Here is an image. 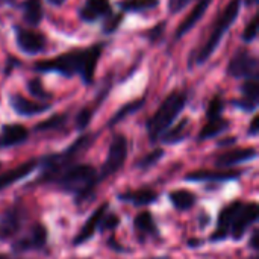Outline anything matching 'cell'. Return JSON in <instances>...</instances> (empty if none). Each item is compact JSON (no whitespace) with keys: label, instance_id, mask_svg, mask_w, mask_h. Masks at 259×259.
<instances>
[{"label":"cell","instance_id":"cell-1","mask_svg":"<svg viewBox=\"0 0 259 259\" xmlns=\"http://www.w3.org/2000/svg\"><path fill=\"white\" fill-rule=\"evenodd\" d=\"M105 44H94L88 49L82 50H70L65 52L56 58L36 62L33 65L35 71L41 73H59L67 77H73L74 74H79L85 83H91L94 79L96 65L99 62V58L103 52Z\"/></svg>","mask_w":259,"mask_h":259},{"label":"cell","instance_id":"cell-2","mask_svg":"<svg viewBox=\"0 0 259 259\" xmlns=\"http://www.w3.org/2000/svg\"><path fill=\"white\" fill-rule=\"evenodd\" d=\"M53 182L61 190L73 194L76 197V203H82L93 194L99 182V175L91 165L73 164L65 170H62L53 179Z\"/></svg>","mask_w":259,"mask_h":259},{"label":"cell","instance_id":"cell-3","mask_svg":"<svg viewBox=\"0 0 259 259\" xmlns=\"http://www.w3.org/2000/svg\"><path fill=\"white\" fill-rule=\"evenodd\" d=\"M187 105V94L182 91H173L165 97L158 111L147 121V132L152 141L159 140V137L171 126L176 117L182 112Z\"/></svg>","mask_w":259,"mask_h":259},{"label":"cell","instance_id":"cell-4","mask_svg":"<svg viewBox=\"0 0 259 259\" xmlns=\"http://www.w3.org/2000/svg\"><path fill=\"white\" fill-rule=\"evenodd\" d=\"M240 9H241V0H231L228 3V6L223 9V12L220 14V17L217 18L206 42L202 46V49L199 50V53L196 55V64H205L211 55L217 50L220 41L223 39V36L226 35V32L229 30V27L237 21L238 15H240Z\"/></svg>","mask_w":259,"mask_h":259},{"label":"cell","instance_id":"cell-5","mask_svg":"<svg viewBox=\"0 0 259 259\" xmlns=\"http://www.w3.org/2000/svg\"><path fill=\"white\" fill-rule=\"evenodd\" d=\"M127 158V140L124 135L117 134L112 137V141L109 144V152H108V158L100 170L99 175V181L106 179L112 175H115L124 164Z\"/></svg>","mask_w":259,"mask_h":259},{"label":"cell","instance_id":"cell-6","mask_svg":"<svg viewBox=\"0 0 259 259\" xmlns=\"http://www.w3.org/2000/svg\"><path fill=\"white\" fill-rule=\"evenodd\" d=\"M228 74L232 77H258V58L247 49H240L228 65Z\"/></svg>","mask_w":259,"mask_h":259},{"label":"cell","instance_id":"cell-7","mask_svg":"<svg viewBox=\"0 0 259 259\" xmlns=\"http://www.w3.org/2000/svg\"><path fill=\"white\" fill-rule=\"evenodd\" d=\"M15 41L18 49L26 55H38L46 50V35L32 29L15 27Z\"/></svg>","mask_w":259,"mask_h":259},{"label":"cell","instance_id":"cell-8","mask_svg":"<svg viewBox=\"0 0 259 259\" xmlns=\"http://www.w3.org/2000/svg\"><path fill=\"white\" fill-rule=\"evenodd\" d=\"M24 217H26L24 209H21L17 205L8 209L0 217V241H8L14 238L23 228Z\"/></svg>","mask_w":259,"mask_h":259},{"label":"cell","instance_id":"cell-9","mask_svg":"<svg viewBox=\"0 0 259 259\" xmlns=\"http://www.w3.org/2000/svg\"><path fill=\"white\" fill-rule=\"evenodd\" d=\"M258 205L256 203H243V206L240 208V211L237 212L234 222H232V226H231V231L229 234L232 235L234 240H241L247 231V228L256 222L258 219Z\"/></svg>","mask_w":259,"mask_h":259},{"label":"cell","instance_id":"cell-10","mask_svg":"<svg viewBox=\"0 0 259 259\" xmlns=\"http://www.w3.org/2000/svg\"><path fill=\"white\" fill-rule=\"evenodd\" d=\"M241 206H243V202L237 200V202H232L231 205H228L226 208H223L220 211L219 220H217V229L214 231V234L211 237L212 241H222L229 235L232 222H234V219H235V215H237V212L240 211Z\"/></svg>","mask_w":259,"mask_h":259},{"label":"cell","instance_id":"cell-11","mask_svg":"<svg viewBox=\"0 0 259 259\" xmlns=\"http://www.w3.org/2000/svg\"><path fill=\"white\" fill-rule=\"evenodd\" d=\"M46 243H47V229L44 228V225L36 223L30 229V235L14 243V250L26 252V250H32V249H42L46 246Z\"/></svg>","mask_w":259,"mask_h":259},{"label":"cell","instance_id":"cell-12","mask_svg":"<svg viewBox=\"0 0 259 259\" xmlns=\"http://www.w3.org/2000/svg\"><path fill=\"white\" fill-rule=\"evenodd\" d=\"M108 206H109V203H108V202H105V203H103V205H100V206L94 211V214H93L87 222H85V225L82 226V229L76 234V237H74V240H73V244H74V246L83 244L85 241H88L90 238H93V235H94L96 229H97V228H99V225H100L102 217L106 214Z\"/></svg>","mask_w":259,"mask_h":259},{"label":"cell","instance_id":"cell-13","mask_svg":"<svg viewBox=\"0 0 259 259\" xmlns=\"http://www.w3.org/2000/svg\"><path fill=\"white\" fill-rule=\"evenodd\" d=\"M9 102H11V106L12 109L20 114V115H24V117H29V115H36V114H41V112H46L50 109V105L49 103H39V102H32L20 94H12L9 97Z\"/></svg>","mask_w":259,"mask_h":259},{"label":"cell","instance_id":"cell-14","mask_svg":"<svg viewBox=\"0 0 259 259\" xmlns=\"http://www.w3.org/2000/svg\"><path fill=\"white\" fill-rule=\"evenodd\" d=\"M80 18L87 23H94L100 17L111 15V5L108 0H87L80 8Z\"/></svg>","mask_w":259,"mask_h":259},{"label":"cell","instance_id":"cell-15","mask_svg":"<svg viewBox=\"0 0 259 259\" xmlns=\"http://www.w3.org/2000/svg\"><path fill=\"white\" fill-rule=\"evenodd\" d=\"M29 132L23 124H5L0 132V149L21 144L27 140Z\"/></svg>","mask_w":259,"mask_h":259},{"label":"cell","instance_id":"cell-16","mask_svg":"<svg viewBox=\"0 0 259 259\" xmlns=\"http://www.w3.org/2000/svg\"><path fill=\"white\" fill-rule=\"evenodd\" d=\"M255 158H256V150L253 147L235 149V150H229V152H225V153L219 155L217 159H215V164L219 167H231V165L246 162V161H250V159H255Z\"/></svg>","mask_w":259,"mask_h":259},{"label":"cell","instance_id":"cell-17","mask_svg":"<svg viewBox=\"0 0 259 259\" xmlns=\"http://www.w3.org/2000/svg\"><path fill=\"white\" fill-rule=\"evenodd\" d=\"M212 3V0H199L197 5L193 8V11L190 12V15L179 24L178 30H176V39H181L184 35H187V32H190L197 23L199 20H202V17L205 15L208 6Z\"/></svg>","mask_w":259,"mask_h":259},{"label":"cell","instance_id":"cell-18","mask_svg":"<svg viewBox=\"0 0 259 259\" xmlns=\"http://www.w3.org/2000/svg\"><path fill=\"white\" fill-rule=\"evenodd\" d=\"M36 167H38L36 159H30V161H26L24 164H21V165H18V167L12 168V170L6 171V173H3V175H0V191H3V190L8 188L9 185L15 184L17 181H20V179L29 176Z\"/></svg>","mask_w":259,"mask_h":259},{"label":"cell","instance_id":"cell-19","mask_svg":"<svg viewBox=\"0 0 259 259\" xmlns=\"http://www.w3.org/2000/svg\"><path fill=\"white\" fill-rule=\"evenodd\" d=\"M241 176V171H211V170H199L185 176L187 181H231Z\"/></svg>","mask_w":259,"mask_h":259},{"label":"cell","instance_id":"cell-20","mask_svg":"<svg viewBox=\"0 0 259 259\" xmlns=\"http://www.w3.org/2000/svg\"><path fill=\"white\" fill-rule=\"evenodd\" d=\"M120 200H124V202H131L137 206H144V205H150L153 202H156L158 199V194L153 191V190H147V188H143V190H135V191H127V193H123L118 196Z\"/></svg>","mask_w":259,"mask_h":259},{"label":"cell","instance_id":"cell-21","mask_svg":"<svg viewBox=\"0 0 259 259\" xmlns=\"http://www.w3.org/2000/svg\"><path fill=\"white\" fill-rule=\"evenodd\" d=\"M23 18L29 26H38L42 20V3H41V0H24Z\"/></svg>","mask_w":259,"mask_h":259},{"label":"cell","instance_id":"cell-22","mask_svg":"<svg viewBox=\"0 0 259 259\" xmlns=\"http://www.w3.org/2000/svg\"><path fill=\"white\" fill-rule=\"evenodd\" d=\"M134 226H135L137 234H140V237H144V235H158L156 223H155L152 214L147 212V211L140 212V214L135 217Z\"/></svg>","mask_w":259,"mask_h":259},{"label":"cell","instance_id":"cell-23","mask_svg":"<svg viewBox=\"0 0 259 259\" xmlns=\"http://www.w3.org/2000/svg\"><path fill=\"white\" fill-rule=\"evenodd\" d=\"M188 126H190V120H188V118H184V120H181L173 129H167L159 138H161V141L165 143V144L179 143V141H182V140L187 137V134H188V132H187Z\"/></svg>","mask_w":259,"mask_h":259},{"label":"cell","instance_id":"cell-24","mask_svg":"<svg viewBox=\"0 0 259 259\" xmlns=\"http://www.w3.org/2000/svg\"><path fill=\"white\" fill-rule=\"evenodd\" d=\"M229 129V121L226 118H215V120H208V123L203 126V129L199 134V140H208L220 135L222 132Z\"/></svg>","mask_w":259,"mask_h":259},{"label":"cell","instance_id":"cell-25","mask_svg":"<svg viewBox=\"0 0 259 259\" xmlns=\"http://www.w3.org/2000/svg\"><path fill=\"white\" fill-rule=\"evenodd\" d=\"M170 200H171V203H173L178 209L187 211V209H190V208L194 206V203H196V196H194L193 193L187 191V190H176V191H171V193H170Z\"/></svg>","mask_w":259,"mask_h":259},{"label":"cell","instance_id":"cell-26","mask_svg":"<svg viewBox=\"0 0 259 259\" xmlns=\"http://www.w3.org/2000/svg\"><path fill=\"white\" fill-rule=\"evenodd\" d=\"M158 5L159 0H123L118 3L120 9L124 12H140V11L156 8Z\"/></svg>","mask_w":259,"mask_h":259},{"label":"cell","instance_id":"cell-27","mask_svg":"<svg viewBox=\"0 0 259 259\" xmlns=\"http://www.w3.org/2000/svg\"><path fill=\"white\" fill-rule=\"evenodd\" d=\"M241 93H243V99L253 103V105H258L259 100V80L258 77H252V79H247L243 85H241Z\"/></svg>","mask_w":259,"mask_h":259},{"label":"cell","instance_id":"cell-28","mask_svg":"<svg viewBox=\"0 0 259 259\" xmlns=\"http://www.w3.org/2000/svg\"><path fill=\"white\" fill-rule=\"evenodd\" d=\"M143 103H144V99H141V100H135V102H132V103H127V105H124L112 118H111V121H109V126H114V124H117L118 121H121L124 117H127V115H131L132 112H135V111H138L141 106H143Z\"/></svg>","mask_w":259,"mask_h":259},{"label":"cell","instance_id":"cell-29","mask_svg":"<svg viewBox=\"0 0 259 259\" xmlns=\"http://www.w3.org/2000/svg\"><path fill=\"white\" fill-rule=\"evenodd\" d=\"M65 121H67V115H64V114H58V115H53V117H50L49 120H46V121H42V123L36 124L35 131H38V132H44V131L58 129V127H61Z\"/></svg>","mask_w":259,"mask_h":259},{"label":"cell","instance_id":"cell-30","mask_svg":"<svg viewBox=\"0 0 259 259\" xmlns=\"http://www.w3.org/2000/svg\"><path fill=\"white\" fill-rule=\"evenodd\" d=\"M94 111H96V108H90V106H85L83 109H80V112L76 115V127H77V131H83V129H87V126L90 124V121H91V118H93V115H94Z\"/></svg>","mask_w":259,"mask_h":259},{"label":"cell","instance_id":"cell-31","mask_svg":"<svg viewBox=\"0 0 259 259\" xmlns=\"http://www.w3.org/2000/svg\"><path fill=\"white\" fill-rule=\"evenodd\" d=\"M27 90L36 99H42L44 100V99H50V96H52L49 91H46V88L42 87V83H41L39 79H30L27 82Z\"/></svg>","mask_w":259,"mask_h":259},{"label":"cell","instance_id":"cell-32","mask_svg":"<svg viewBox=\"0 0 259 259\" xmlns=\"http://www.w3.org/2000/svg\"><path fill=\"white\" fill-rule=\"evenodd\" d=\"M162 156H164V150L156 149V150L147 153L143 159H140V161H138V167H140L141 170H147V168L153 167V165L159 161V158H162Z\"/></svg>","mask_w":259,"mask_h":259},{"label":"cell","instance_id":"cell-33","mask_svg":"<svg viewBox=\"0 0 259 259\" xmlns=\"http://www.w3.org/2000/svg\"><path fill=\"white\" fill-rule=\"evenodd\" d=\"M223 100L220 97H214L209 105H208V109H206V117L208 120H215V118H220L222 117V112H223Z\"/></svg>","mask_w":259,"mask_h":259},{"label":"cell","instance_id":"cell-34","mask_svg":"<svg viewBox=\"0 0 259 259\" xmlns=\"http://www.w3.org/2000/svg\"><path fill=\"white\" fill-rule=\"evenodd\" d=\"M256 35H258V15H253V18L250 20V23L246 26L243 32V39L246 42H250L256 38Z\"/></svg>","mask_w":259,"mask_h":259},{"label":"cell","instance_id":"cell-35","mask_svg":"<svg viewBox=\"0 0 259 259\" xmlns=\"http://www.w3.org/2000/svg\"><path fill=\"white\" fill-rule=\"evenodd\" d=\"M121 20H123V14H111V15H108V18H106V21L103 24V32L105 33H112L114 30H117Z\"/></svg>","mask_w":259,"mask_h":259},{"label":"cell","instance_id":"cell-36","mask_svg":"<svg viewBox=\"0 0 259 259\" xmlns=\"http://www.w3.org/2000/svg\"><path fill=\"white\" fill-rule=\"evenodd\" d=\"M118 223H120V220H118V217L115 215V214H105L103 217H102V220H100V229L103 231V232H106V231H114L117 226H118Z\"/></svg>","mask_w":259,"mask_h":259},{"label":"cell","instance_id":"cell-37","mask_svg":"<svg viewBox=\"0 0 259 259\" xmlns=\"http://www.w3.org/2000/svg\"><path fill=\"white\" fill-rule=\"evenodd\" d=\"M164 29H165V21H161L159 24H156L153 29L149 30V39H150L152 42H156V41L162 36Z\"/></svg>","mask_w":259,"mask_h":259},{"label":"cell","instance_id":"cell-38","mask_svg":"<svg viewBox=\"0 0 259 259\" xmlns=\"http://www.w3.org/2000/svg\"><path fill=\"white\" fill-rule=\"evenodd\" d=\"M191 0H168V11L176 14V12H181Z\"/></svg>","mask_w":259,"mask_h":259},{"label":"cell","instance_id":"cell-39","mask_svg":"<svg viewBox=\"0 0 259 259\" xmlns=\"http://www.w3.org/2000/svg\"><path fill=\"white\" fill-rule=\"evenodd\" d=\"M258 123H259V117L258 115H255L253 117V120H252V123H250V127H249V135H258Z\"/></svg>","mask_w":259,"mask_h":259},{"label":"cell","instance_id":"cell-40","mask_svg":"<svg viewBox=\"0 0 259 259\" xmlns=\"http://www.w3.org/2000/svg\"><path fill=\"white\" fill-rule=\"evenodd\" d=\"M258 231H256V229H255V231H253V234H252V238H250V246H252V247H253V249H255V250H258Z\"/></svg>","mask_w":259,"mask_h":259},{"label":"cell","instance_id":"cell-41","mask_svg":"<svg viewBox=\"0 0 259 259\" xmlns=\"http://www.w3.org/2000/svg\"><path fill=\"white\" fill-rule=\"evenodd\" d=\"M234 143H237V137H229L228 140L219 141V146H228V144H234Z\"/></svg>","mask_w":259,"mask_h":259},{"label":"cell","instance_id":"cell-42","mask_svg":"<svg viewBox=\"0 0 259 259\" xmlns=\"http://www.w3.org/2000/svg\"><path fill=\"white\" fill-rule=\"evenodd\" d=\"M64 2H65V0H49V3H52V5H55V6H61Z\"/></svg>","mask_w":259,"mask_h":259},{"label":"cell","instance_id":"cell-43","mask_svg":"<svg viewBox=\"0 0 259 259\" xmlns=\"http://www.w3.org/2000/svg\"><path fill=\"white\" fill-rule=\"evenodd\" d=\"M244 2H246V5H247V6H252V5H255L258 0H244Z\"/></svg>","mask_w":259,"mask_h":259},{"label":"cell","instance_id":"cell-44","mask_svg":"<svg viewBox=\"0 0 259 259\" xmlns=\"http://www.w3.org/2000/svg\"><path fill=\"white\" fill-rule=\"evenodd\" d=\"M0 259H11V258H8V256H5V255H0Z\"/></svg>","mask_w":259,"mask_h":259}]
</instances>
